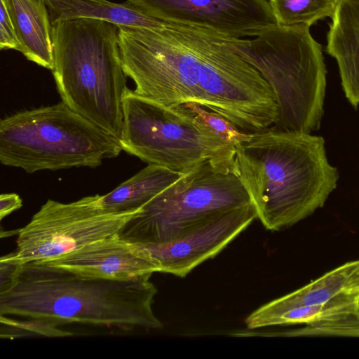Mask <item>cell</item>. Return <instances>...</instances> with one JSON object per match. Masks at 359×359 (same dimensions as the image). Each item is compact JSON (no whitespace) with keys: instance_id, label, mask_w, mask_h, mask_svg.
Masks as SVG:
<instances>
[{"instance_id":"cell-1","label":"cell","mask_w":359,"mask_h":359,"mask_svg":"<svg viewBox=\"0 0 359 359\" xmlns=\"http://www.w3.org/2000/svg\"><path fill=\"white\" fill-rule=\"evenodd\" d=\"M121 63L137 95L167 107L191 102L254 133L271 127L278 107L257 70L207 30L169 23L118 27Z\"/></svg>"},{"instance_id":"cell-2","label":"cell","mask_w":359,"mask_h":359,"mask_svg":"<svg viewBox=\"0 0 359 359\" xmlns=\"http://www.w3.org/2000/svg\"><path fill=\"white\" fill-rule=\"evenodd\" d=\"M151 274L128 279L81 275L43 262L18 264L0 288V314L50 326L77 323L130 331L159 329Z\"/></svg>"},{"instance_id":"cell-3","label":"cell","mask_w":359,"mask_h":359,"mask_svg":"<svg viewBox=\"0 0 359 359\" xmlns=\"http://www.w3.org/2000/svg\"><path fill=\"white\" fill-rule=\"evenodd\" d=\"M236 172L257 218L270 231L287 229L322 208L339 180L325 141L270 127L235 145Z\"/></svg>"},{"instance_id":"cell-4","label":"cell","mask_w":359,"mask_h":359,"mask_svg":"<svg viewBox=\"0 0 359 359\" xmlns=\"http://www.w3.org/2000/svg\"><path fill=\"white\" fill-rule=\"evenodd\" d=\"M52 69L62 102L108 133L121 137L127 89L118 27L79 18L52 25Z\"/></svg>"},{"instance_id":"cell-5","label":"cell","mask_w":359,"mask_h":359,"mask_svg":"<svg viewBox=\"0 0 359 359\" xmlns=\"http://www.w3.org/2000/svg\"><path fill=\"white\" fill-rule=\"evenodd\" d=\"M224 39L272 89L278 107L272 128L309 133L319 129L327 69L322 46L310 26L275 24L254 39Z\"/></svg>"},{"instance_id":"cell-6","label":"cell","mask_w":359,"mask_h":359,"mask_svg":"<svg viewBox=\"0 0 359 359\" xmlns=\"http://www.w3.org/2000/svg\"><path fill=\"white\" fill-rule=\"evenodd\" d=\"M123 151L119 140L63 102L0 121V162L27 173L96 168Z\"/></svg>"},{"instance_id":"cell-7","label":"cell","mask_w":359,"mask_h":359,"mask_svg":"<svg viewBox=\"0 0 359 359\" xmlns=\"http://www.w3.org/2000/svg\"><path fill=\"white\" fill-rule=\"evenodd\" d=\"M122 107L120 144L142 161L181 173L208 160L235 163V145L183 104L167 107L127 88Z\"/></svg>"},{"instance_id":"cell-8","label":"cell","mask_w":359,"mask_h":359,"mask_svg":"<svg viewBox=\"0 0 359 359\" xmlns=\"http://www.w3.org/2000/svg\"><path fill=\"white\" fill-rule=\"evenodd\" d=\"M250 203L236 163L208 160L143 205L118 236L134 243H168L220 212Z\"/></svg>"},{"instance_id":"cell-9","label":"cell","mask_w":359,"mask_h":359,"mask_svg":"<svg viewBox=\"0 0 359 359\" xmlns=\"http://www.w3.org/2000/svg\"><path fill=\"white\" fill-rule=\"evenodd\" d=\"M140 209L106 212L95 206L89 196L69 203L49 199L18 231L16 250L1 261L18 265L73 252L118 234Z\"/></svg>"},{"instance_id":"cell-10","label":"cell","mask_w":359,"mask_h":359,"mask_svg":"<svg viewBox=\"0 0 359 359\" xmlns=\"http://www.w3.org/2000/svg\"><path fill=\"white\" fill-rule=\"evenodd\" d=\"M161 21L212 32L226 39L256 36L276 23L268 0H127Z\"/></svg>"},{"instance_id":"cell-11","label":"cell","mask_w":359,"mask_h":359,"mask_svg":"<svg viewBox=\"0 0 359 359\" xmlns=\"http://www.w3.org/2000/svg\"><path fill=\"white\" fill-rule=\"evenodd\" d=\"M256 218L250 203L220 212L172 241L139 244L157 262L160 272L183 278L222 251Z\"/></svg>"},{"instance_id":"cell-12","label":"cell","mask_w":359,"mask_h":359,"mask_svg":"<svg viewBox=\"0 0 359 359\" xmlns=\"http://www.w3.org/2000/svg\"><path fill=\"white\" fill-rule=\"evenodd\" d=\"M40 262L81 275L107 279H128L160 272L158 264L147 249L121 239L118 234Z\"/></svg>"},{"instance_id":"cell-13","label":"cell","mask_w":359,"mask_h":359,"mask_svg":"<svg viewBox=\"0 0 359 359\" xmlns=\"http://www.w3.org/2000/svg\"><path fill=\"white\" fill-rule=\"evenodd\" d=\"M329 24L326 52L337 63L344 94L359 105V0H340Z\"/></svg>"},{"instance_id":"cell-14","label":"cell","mask_w":359,"mask_h":359,"mask_svg":"<svg viewBox=\"0 0 359 359\" xmlns=\"http://www.w3.org/2000/svg\"><path fill=\"white\" fill-rule=\"evenodd\" d=\"M20 43V52L48 69L53 68L52 24L44 0H2Z\"/></svg>"},{"instance_id":"cell-15","label":"cell","mask_w":359,"mask_h":359,"mask_svg":"<svg viewBox=\"0 0 359 359\" xmlns=\"http://www.w3.org/2000/svg\"><path fill=\"white\" fill-rule=\"evenodd\" d=\"M358 262V259L346 262L302 287L264 304L245 318L247 328L264 327L269 318L290 309L330 302L344 292L346 282Z\"/></svg>"},{"instance_id":"cell-16","label":"cell","mask_w":359,"mask_h":359,"mask_svg":"<svg viewBox=\"0 0 359 359\" xmlns=\"http://www.w3.org/2000/svg\"><path fill=\"white\" fill-rule=\"evenodd\" d=\"M184 173L154 164L140 170L104 195L90 196L93 204L106 212H126L141 208Z\"/></svg>"},{"instance_id":"cell-17","label":"cell","mask_w":359,"mask_h":359,"mask_svg":"<svg viewBox=\"0 0 359 359\" xmlns=\"http://www.w3.org/2000/svg\"><path fill=\"white\" fill-rule=\"evenodd\" d=\"M52 25L59 22L90 18L104 20L118 27L162 28L167 22L147 15L124 4L107 0H44Z\"/></svg>"},{"instance_id":"cell-18","label":"cell","mask_w":359,"mask_h":359,"mask_svg":"<svg viewBox=\"0 0 359 359\" xmlns=\"http://www.w3.org/2000/svg\"><path fill=\"white\" fill-rule=\"evenodd\" d=\"M276 23L283 26H310L332 18L340 0H268Z\"/></svg>"},{"instance_id":"cell-19","label":"cell","mask_w":359,"mask_h":359,"mask_svg":"<svg viewBox=\"0 0 359 359\" xmlns=\"http://www.w3.org/2000/svg\"><path fill=\"white\" fill-rule=\"evenodd\" d=\"M183 105L196 114L215 133L234 145L248 139L250 135V133L240 130L224 116L200 104L189 102Z\"/></svg>"},{"instance_id":"cell-20","label":"cell","mask_w":359,"mask_h":359,"mask_svg":"<svg viewBox=\"0 0 359 359\" xmlns=\"http://www.w3.org/2000/svg\"><path fill=\"white\" fill-rule=\"evenodd\" d=\"M1 1L0 17V48L1 49H15L20 50V43L15 34L13 25L6 6Z\"/></svg>"},{"instance_id":"cell-21","label":"cell","mask_w":359,"mask_h":359,"mask_svg":"<svg viewBox=\"0 0 359 359\" xmlns=\"http://www.w3.org/2000/svg\"><path fill=\"white\" fill-rule=\"evenodd\" d=\"M22 206V201L17 194H1L0 196V219H2Z\"/></svg>"},{"instance_id":"cell-22","label":"cell","mask_w":359,"mask_h":359,"mask_svg":"<svg viewBox=\"0 0 359 359\" xmlns=\"http://www.w3.org/2000/svg\"><path fill=\"white\" fill-rule=\"evenodd\" d=\"M344 291L348 293L359 292V259L346 282Z\"/></svg>"},{"instance_id":"cell-23","label":"cell","mask_w":359,"mask_h":359,"mask_svg":"<svg viewBox=\"0 0 359 359\" xmlns=\"http://www.w3.org/2000/svg\"><path fill=\"white\" fill-rule=\"evenodd\" d=\"M354 316L359 318V292L355 293Z\"/></svg>"}]
</instances>
